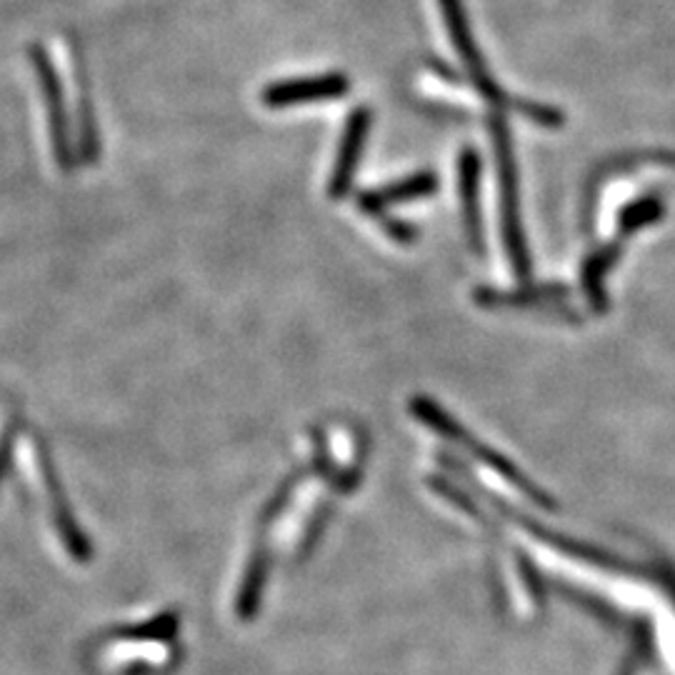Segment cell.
Segmentation results:
<instances>
[{"label": "cell", "instance_id": "cell-1", "mask_svg": "<svg viewBox=\"0 0 675 675\" xmlns=\"http://www.w3.org/2000/svg\"><path fill=\"white\" fill-rule=\"evenodd\" d=\"M440 8H443V16H446L450 38H453V45L458 48V53H461L468 73H471V78L478 85V91H481L483 98H488V101H491L498 108H505V105L518 108V105H521V101H515V98H508L501 91V88H498L491 81V78H488V71H485V65L481 61V53H478L475 43L471 41V31H468V21H466L461 0H440Z\"/></svg>", "mask_w": 675, "mask_h": 675}, {"label": "cell", "instance_id": "cell-6", "mask_svg": "<svg viewBox=\"0 0 675 675\" xmlns=\"http://www.w3.org/2000/svg\"><path fill=\"white\" fill-rule=\"evenodd\" d=\"M478 171H481V161L478 153L466 151L461 155V195H463V218L466 231L473 246H481V223H478Z\"/></svg>", "mask_w": 675, "mask_h": 675}, {"label": "cell", "instance_id": "cell-7", "mask_svg": "<svg viewBox=\"0 0 675 675\" xmlns=\"http://www.w3.org/2000/svg\"><path fill=\"white\" fill-rule=\"evenodd\" d=\"M661 215H663V203L661 198H655V195L628 205L621 215V236H628L633 231H641L643 225L661 221Z\"/></svg>", "mask_w": 675, "mask_h": 675}, {"label": "cell", "instance_id": "cell-2", "mask_svg": "<svg viewBox=\"0 0 675 675\" xmlns=\"http://www.w3.org/2000/svg\"><path fill=\"white\" fill-rule=\"evenodd\" d=\"M348 78L340 73H328L318 78H303V81H283L273 83L263 91V103L268 108H288L303 103L333 101V98L346 95Z\"/></svg>", "mask_w": 675, "mask_h": 675}, {"label": "cell", "instance_id": "cell-5", "mask_svg": "<svg viewBox=\"0 0 675 675\" xmlns=\"http://www.w3.org/2000/svg\"><path fill=\"white\" fill-rule=\"evenodd\" d=\"M438 188V178L430 173H418L410 175V178L400 181V183H390L386 188L378 191H368L358 198V205L370 215H378V218H383L386 208L393 203H408V201H418L426 198Z\"/></svg>", "mask_w": 675, "mask_h": 675}, {"label": "cell", "instance_id": "cell-4", "mask_svg": "<svg viewBox=\"0 0 675 675\" xmlns=\"http://www.w3.org/2000/svg\"><path fill=\"white\" fill-rule=\"evenodd\" d=\"M31 61L38 68V78H41L43 95H45V111H48V123H51V139H53V151L58 163L65 165L71 163V145H68V125H65V108H63V95H61V83L58 75L53 73V65L48 61V55L41 48H33Z\"/></svg>", "mask_w": 675, "mask_h": 675}, {"label": "cell", "instance_id": "cell-3", "mask_svg": "<svg viewBox=\"0 0 675 675\" xmlns=\"http://www.w3.org/2000/svg\"><path fill=\"white\" fill-rule=\"evenodd\" d=\"M368 129H370L368 108H358V111L350 113L344 141H340V149H338V158H336V165H333V175L328 183L330 198L340 201L348 195L350 181H354V173L360 163V153H364Z\"/></svg>", "mask_w": 675, "mask_h": 675}]
</instances>
